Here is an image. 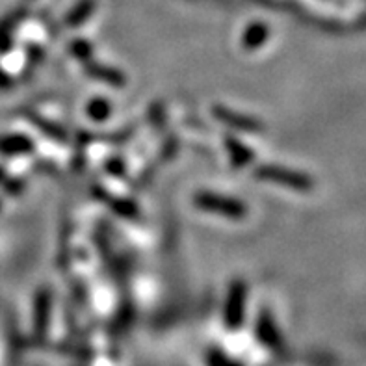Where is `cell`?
I'll use <instances>...</instances> for the list:
<instances>
[{
    "instance_id": "obj_1",
    "label": "cell",
    "mask_w": 366,
    "mask_h": 366,
    "mask_svg": "<svg viewBox=\"0 0 366 366\" xmlns=\"http://www.w3.org/2000/svg\"><path fill=\"white\" fill-rule=\"evenodd\" d=\"M194 203L197 209L222 214V216H227V218L240 219L247 214L246 204L242 203V201L231 199V197H225V195L212 194V192H199V194H195Z\"/></svg>"
},
{
    "instance_id": "obj_2",
    "label": "cell",
    "mask_w": 366,
    "mask_h": 366,
    "mask_svg": "<svg viewBox=\"0 0 366 366\" xmlns=\"http://www.w3.org/2000/svg\"><path fill=\"white\" fill-rule=\"evenodd\" d=\"M257 179H262V181H272L277 182V184L290 186L294 190L307 192L309 188H312V181L305 173H297L292 169H287V167L279 166H260L255 172Z\"/></svg>"
},
{
    "instance_id": "obj_3",
    "label": "cell",
    "mask_w": 366,
    "mask_h": 366,
    "mask_svg": "<svg viewBox=\"0 0 366 366\" xmlns=\"http://www.w3.org/2000/svg\"><path fill=\"white\" fill-rule=\"evenodd\" d=\"M214 116H216V119L231 127V129L244 130V132H262V123H259L257 119H251V117L238 116V114L231 112L229 108L214 107Z\"/></svg>"
},
{
    "instance_id": "obj_4",
    "label": "cell",
    "mask_w": 366,
    "mask_h": 366,
    "mask_svg": "<svg viewBox=\"0 0 366 366\" xmlns=\"http://www.w3.org/2000/svg\"><path fill=\"white\" fill-rule=\"evenodd\" d=\"M246 285L242 281H234L229 288L227 296V320L231 322V325H234V322L242 320V312H244V303H246Z\"/></svg>"
},
{
    "instance_id": "obj_5",
    "label": "cell",
    "mask_w": 366,
    "mask_h": 366,
    "mask_svg": "<svg viewBox=\"0 0 366 366\" xmlns=\"http://www.w3.org/2000/svg\"><path fill=\"white\" fill-rule=\"evenodd\" d=\"M86 73H88L89 76H93V79L112 84V86H116V88H123V86H125V76H123V73L112 69V67H107V65L88 61V64H86Z\"/></svg>"
},
{
    "instance_id": "obj_6",
    "label": "cell",
    "mask_w": 366,
    "mask_h": 366,
    "mask_svg": "<svg viewBox=\"0 0 366 366\" xmlns=\"http://www.w3.org/2000/svg\"><path fill=\"white\" fill-rule=\"evenodd\" d=\"M34 144L32 139H28L23 134H9L0 138V153L4 154H17V153H28L32 151Z\"/></svg>"
},
{
    "instance_id": "obj_7",
    "label": "cell",
    "mask_w": 366,
    "mask_h": 366,
    "mask_svg": "<svg viewBox=\"0 0 366 366\" xmlns=\"http://www.w3.org/2000/svg\"><path fill=\"white\" fill-rule=\"evenodd\" d=\"M268 36H269V30L266 24L262 23L251 24L246 32H244V41H242V45L246 46V49H249V51H253V49H259L260 45H264Z\"/></svg>"
},
{
    "instance_id": "obj_8",
    "label": "cell",
    "mask_w": 366,
    "mask_h": 366,
    "mask_svg": "<svg viewBox=\"0 0 366 366\" xmlns=\"http://www.w3.org/2000/svg\"><path fill=\"white\" fill-rule=\"evenodd\" d=\"M93 9H95V0H80L79 4L74 6L69 14H67L65 24L71 28L79 26L80 23H84V21L93 14Z\"/></svg>"
},
{
    "instance_id": "obj_9",
    "label": "cell",
    "mask_w": 366,
    "mask_h": 366,
    "mask_svg": "<svg viewBox=\"0 0 366 366\" xmlns=\"http://www.w3.org/2000/svg\"><path fill=\"white\" fill-rule=\"evenodd\" d=\"M227 149L229 153H231L232 164H234V166H246V164H249L251 160H253V153H251L249 149H246L242 144L234 142V139H227Z\"/></svg>"
},
{
    "instance_id": "obj_10",
    "label": "cell",
    "mask_w": 366,
    "mask_h": 366,
    "mask_svg": "<svg viewBox=\"0 0 366 366\" xmlns=\"http://www.w3.org/2000/svg\"><path fill=\"white\" fill-rule=\"evenodd\" d=\"M28 119L34 121V123H36L39 129H43V132H45V134L52 136V138H56V139H65V132H64V129H60V127L52 125V123H49V121H43L41 117H37L36 114H30V116H28Z\"/></svg>"
},
{
    "instance_id": "obj_11",
    "label": "cell",
    "mask_w": 366,
    "mask_h": 366,
    "mask_svg": "<svg viewBox=\"0 0 366 366\" xmlns=\"http://www.w3.org/2000/svg\"><path fill=\"white\" fill-rule=\"evenodd\" d=\"M88 114L89 117H93V119L97 121L107 119L108 114H110V104H108L107 101H102V99H93V101L89 102Z\"/></svg>"
},
{
    "instance_id": "obj_12",
    "label": "cell",
    "mask_w": 366,
    "mask_h": 366,
    "mask_svg": "<svg viewBox=\"0 0 366 366\" xmlns=\"http://www.w3.org/2000/svg\"><path fill=\"white\" fill-rule=\"evenodd\" d=\"M71 51H73L74 56H79V58L86 60V58L92 56V45L84 41V39H76V41L71 45Z\"/></svg>"
},
{
    "instance_id": "obj_13",
    "label": "cell",
    "mask_w": 366,
    "mask_h": 366,
    "mask_svg": "<svg viewBox=\"0 0 366 366\" xmlns=\"http://www.w3.org/2000/svg\"><path fill=\"white\" fill-rule=\"evenodd\" d=\"M0 186H4L9 194H19V192H21V182L11 179V177L6 172H2V169H0Z\"/></svg>"
}]
</instances>
